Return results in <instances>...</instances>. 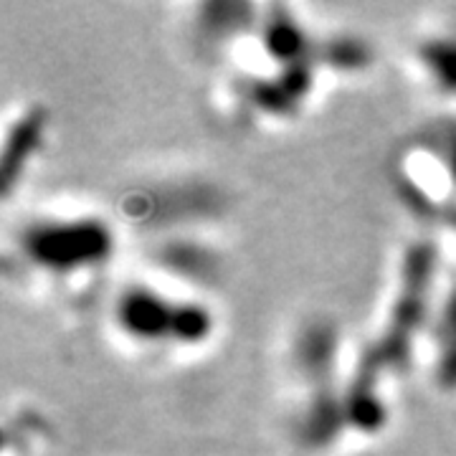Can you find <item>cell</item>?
I'll list each match as a JSON object with an SVG mask.
<instances>
[{"label": "cell", "mask_w": 456, "mask_h": 456, "mask_svg": "<svg viewBox=\"0 0 456 456\" xmlns=\"http://www.w3.org/2000/svg\"><path fill=\"white\" fill-rule=\"evenodd\" d=\"M114 322L122 335L142 342L145 347H158L165 342L206 340L211 330V314L196 302H173L163 292L134 284L119 292L114 302Z\"/></svg>", "instance_id": "6da1fadb"}, {"label": "cell", "mask_w": 456, "mask_h": 456, "mask_svg": "<svg viewBox=\"0 0 456 456\" xmlns=\"http://www.w3.org/2000/svg\"><path fill=\"white\" fill-rule=\"evenodd\" d=\"M112 248V236L99 221H33L20 236V251L33 266L74 274L99 266Z\"/></svg>", "instance_id": "7a4b0ae2"}, {"label": "cell", "mask_w": 456, "mask_h": 456, "mask_svg": "<svg viewBox=\"0 0 456 456\" xmlns=\"http://www.w3.org/2000/svg\"><path fill=\"white\" fill-rule=\"evenodd\" d=\"M416 61L434 89L441 94H456V33L424 38L416 51Z\"/></svg>", "instance_id": "3957f363"}, {"label": "cell", "mask_w": 456, "mask_h": 456, "mask_svg": "<svg viewBox=\"0 0 456 456\" xmlns=\"http://www.w3.org/2000/svg\"><path fill=\"white\" fill-rule=\"evenodd\" d=\"M44 127H46L44 112L41 110H31V112H26L18 119L16 130L8 134L5 152H3V183H5V191L13 185L16 173L26 170L31 152L44 140Z\"/></svg>", "instance_id": "277c9868"}, {"label": "cell", "mask_w": 456, "mask_h": 456, "mask_svg": "<svg viewBox=\"0 0 456 456\" xmlns=\"http://www.w3.org/2000/svg\"><path fill=\"white\" fill-rule=\"evenodd\" d=\"M439 163L446 173V188L456 191V127H446L439 134Z\"/></svg>", "instance_id": "5b68a950"}]
</instances>
